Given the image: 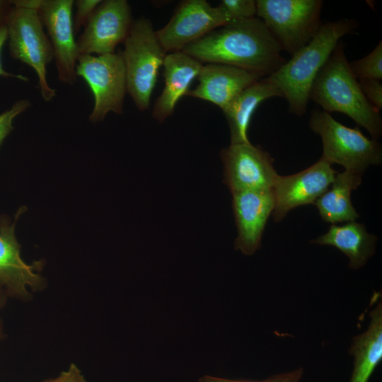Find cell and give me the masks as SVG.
<instances>
[{"label":"cell","instance_id":"obj_1","mask_svg":"<svg viewBox=\"0 0 382 382\" xmlns=\"http://www.w3.org/2000/svg\"><path fill=\"white\" fill-rule=\"evenodd\" d=\"M182 52L202 64H228L261 78L269 76L286 61L279 45L257 17L228 22Z\"/></svg>","mask_w":382,"mask_h":382},{"label":"cell","instance_id":"obj_2","mask_svg":"<svg viewBox=\"0 0 382 382\" xmlns=\"http://www.w3.org/2000/svg\"><path fill=\"white\" fill-rule=\"evenodd\" d=\"M359 26L354 19L322 23L313 38L266 78L281 92L290 113L301 117L306 112L312 84L340 39Z\"/></svg>","mask_w":382,"mask_h":382},{"label":"cell","instance_id":"obj_3","mask_svg":"<svg viewBox=\"0 0 382 382\" xmlns=\"http://www.w3.org/2000/svg\"><path fill=\"white\" fill-rule=\"evenodd\" d=\"M309 100L326 112H341L364 127L374 139L382 133L380 110L366 99L359 80L347 58L345 45L340 41L318 73L310 91Z\"/></svg>","mask_w":382,"mask_h":382},{"label":"cell","instance_id":"obj_4","mask_svg":"<svg viewBox=\"0 0 382 382\" xmlns=\"http://www.w3.org/2000/svg\"><path fill=\"white\" fill-rule=\"evenodd\" d=\"M124 44L121 54L125 66L127 93L137 109L145 111L150 106L158 71L167 52L151 21L144 17L133 21Z\"/></svg>","mask_w":382,"mask_h":382},{"label":"cell","instance_id":"obj_5","mask_svg":"<svg viewBox=\"0 0 382 382\" xmlns=\"http://www.w3.org/2000/svg\"><path fill=\"white\" fill-rule=\"evenodd\" d=\"M308 125L321 138V158L331 165L340 164L345 170L363 175L369 166L381 163V144L366 137L358 127L345 126L318 109L312 111Z\"/></svg>","mask_w":382,"mask_h":382},{"label":"cell","instance_id":"obj_6","mask_svg":"<svg viewBox=\"0 0 382 382\" xmlns=\"http://www.w3.org/2000/svg\"><path fill=\"white\" fill-rule=\"evenodd\" d=\"M322 0H257V15L291 56L307 45L322 23Z\"/></svg>","mask_w":382,"mask_h":382},{"label":"cell","instance_id":"obj_7","mask_svg":"<svg viewBox=\"0 0 382 382\" xmlns=\"http://www.w3.org/2000/svg\"><path fill=\"white\" fill-rule=\"evenodd\" d=\"M6 26L11 56L34 69L42 98L51 100L55 90L48 85L46 73L47 65L54 57L53 50L37 11L15 6L6 17Z\"/></svg>","mask_w":382,"mask_h":382},{"label":"cell","instance_id":"obj_8","mask_svg":"<svg viewBox=\"0 0 382 382\" xmlns=\"http://www.w3.org/2000/svg\"><path fill=\"white\" fill-rule=\"evenodd\" d=\"M76 74L82 77L94 97L89 120H103L109 112L122 114L127 93L126 71L120 53L79 54Z\"/></svg>","mask_w":382,"mask_h":382},{"label":"cell","instance_id":"obj_9","mask_svg":"<svg viewBox=\"0 0 382 382\" xmlns=\"http://www.w3.org/2000/svg\"><path fill=\"white\" fill-rule=\"evenodd\" d=\"M220 156L224 183L231 193L272 189L278 176L270 154L250 143L231 144Z\"/></svg>","mask_w":382,"mask_h":382},{"label":"cell","instance_id":"obj_10","mask_svg":"<svg viewBox=\"0 0 382 382\" xmlns=\"http://www.w3.org/2000/svg\"><path fill=\"white\" fill-rule=\"evenodd\" d=\"M228 23L219 6L213 7L206 0H185L178 4L168 23L156 32L166 52H181Z\"/></svg>","mask_w":382,"mask_h":382},{"label":"cell","instance_id":"obj_11","mask_svg":"<svg viewBox=\"0 0 382 382\" xmlns=\"http://www.w3.org/2000/svg\"><path fill=\"white\" fill-rule=\"evenodd\" d=\"M133 21L126 0H107L97 7L77 41L79 54L114 53L125 40Z\"/></svg>","mask_w":382,"mask_h":382},{"label":"cell","instance_id":"obj_12","mask_svg":"<svg viewBox=\"0 0 382 382\" xmlns=\"http://www.w3.org/2000/svg\"><path fill=\"white\" fill-rule=\"evenodd\" d=\"M337 171L320 158L308 168L290 175H278L272 190L275 205L272 212L276 222L282 220L291 209L314 204L331 185Z\"/></svg>","mask_w":382,"mask_h":382},{"label":"cell","instance_id":"obj_13","mask_svg":"<svg viewBox=\"0 0 382 382\" xmlns=\"http://www.w3.org/2000/svg\"><path fill=\"white\" fill-rule=\"evenodd\" d=\"M72 0L40 1L37 12L51 40L59 79L76 82V67L79 55L74 35Z\"/></svg>","mask_w":382,"mask_h":382},{"label":"cell","instance_id":"obj_14","mask_svg":"<svg viewBox=\"0 0 382 382\" xmlns=\"http://www.w3.org/2000/svg\"><path fill=\"white\" fill-rule=\"evenodd\" d=\"M231 194L238 231L234 247L244 255H251L260 248L265 225L274 211V191L268 189Z\"/></svg>","mask_w":382,"mask_h":382},{"label":"cell","instance_id":"obj_15","mask_svg":"<svg viewBox=\"0 0 382 382\" xmlns=\"http://www.w3.org/2000/svg\"><path fill=\"white\" fill-rule=\"evenodd\" d=\"M197 79L198 85L186 96L210 102L223 111L241 91L262 78L233 66L206 63Z\"/></svg>","mask_w":382,"mask_h":382},{"label":"cell","instance_id":"obj_16","mask_svg":"<svg viewBox=\"0 0 382 382\" xmlns=\"http://www.w3.org/2000/svg\"><path fill=\"white\" fill-rule=\"evenodd\" d=\"M15 223L0 224V284L8 294L25 298L29 295L28 288H40L42 279L36 272L41 265L26 264L21 257L20 245L14 234Z\"/></svg>","mask_w":382,"mask_h":382},{"label":"cell","instance_id":"obj_17","mask_svg":"<svg viewBox=\"0 0 382 382\" xmlns=\"http://www.w3.org/2000/svg\"><path fill=\"white\" fill-rule=\"evenodd\" d=\"M202 65L182 51L166 54L163 64L164 88L152 109V117L156 120L163 122L173 114L178 102L186 96Z\"/></svg>","mask_w":382,"mask_h":382},{"label":"cell","instance_id":"obj_18","mask_svg":"<svg viewBox=\"0 0 382 382\" xmlns=\"http://www.w3.org/2000/svg\"><path fill=\"white\" fill-rule=\"evenodd\" d=\"M273 97L282 96L265 77L245 88L222 111L229 127L231 144L250 143L248 131L253 113L262 101Z\"/></svg>","mask_w":382,"mask_h":382},{"label":"cell","instance_id":"obj_19","mask_svg":"<svg viewBox=\"0 0 382 382\" xmlns=\"http://www.w3.org/2000/svg\"><path fill=\"white\" fill-rule=\"evenodd\" d=\"M376 241V236L369 233L364 224L349 221L331 225L325 233L311 243L334 246L348 257L349 267L357 270L374 254Z\"/></svg>","mask_w":382,"mask_h":382},{"label":"cell","instance_id":"obj_20","mask_svg":"<svg viewBox=\"0 0 382 382\" xmlns=\"http://www.w3.org/2000/svg\"><path fill=\"white\" fill-rule=\"evenodd\" d=\"M367 329L353 338L349 352L354 369L349 382H368L382 359V305L380 301L370 312Z\"/></svg>","mask_w":382,"mask_h":382},{"label":"cell","instance_id":"obj_21","mask_svg":"<svg viewBox=\"0 0 382 382\" xmlns=\"http://www.w3.org/2000/svg\"><path fill=\"white\" fill-rule=\"evenodd\" d=\"M362 175L347 170L337 173L329 188L314 202L322 219L332 224L354 221L359 214L351 193L361 183Z\"/></svg>","mask_w":382,"mask_h":382},{"label":"cell","instance_id":"obj_22","mask_svg":"<svg viewBox=\"0 0 382 382\" xmlns=\"http://www.w3.org/2000/svg\"><path fill=\"white\" fill-rule=\"evenodd\" d=\"M350 68L357 79H382V42L364 57L349 63Z\"/></svg>","mask_w":382,"mask_h":382},{"label":"cell","instance_id":"obj_23","mask_svg":"<svg viewBox=\"0 0 382 382\" xmlns=\"http://www.w3.org/2000/svg\"><path fill=\"white\" fill-rule=\"evenodd\" d=\"M219 6L228 22L253 18L257 15L256 1L254 0H222Z\"/></svg>","mask_w":382,"mask_h":382},{"label":"cell","instance_id":"obj_24","mask_svg":"<svg viewBox=\"0 0 382 382\" xmlns=\"http://www.w3.org/2000/svg\"><path fill=\"white\" fill-rule=\"evenodd\" d=\"M30 105L28 100H20L13 106L0 115V146L4 139L13 129V119L25 111Z\"/></svg>","mask_w":382,"mask_h":382},{"label":"cell","instance_id":"obj_25","mask_svg":"<svg viewBox=\"0 0 382 382\" xmlns=\"http://www.w3.org/2000/svg\"><path fill=\"white\" fill-rule=\"evenodd\" d=\"M362 92L368 101L377 110L382 108V83L381 80L358 79Z\"/></svg>","mask_w":382,"mask_h":382},{"label":"cell","instance_id":"obj_26","mask_svg":"<svg viewBox=\"0 0 382 382\" xmlns=\"http://www.w3.org/2000/svg\"><path fill=\"white\" fill-rule=\"evenodd\" d=\"M100 0H78L76 2L77 11L75 18L74 29L79 30L83 25H86L91 16L100 5Z\"/></svg>","mask_w":382,"mask_h":382},{"label":"cell","instance_id":"obj_27","mask_svg":"<svg viewBox=\"0 0 382 382\" xmlns=\"http://www.w3.org/2000/svg\"><path fill=\"white\" fill-rule=\"evenodd\" d=\"M42 382H86L80 369L71 364L67 371H63L57 378Z\"/></svg>","mask_w":382,"mask_h":382},{"label":"cell","instance_id":"obj_28","mask_svg":"<svg viewBox=\"0 0 382 382\" xmlns=\"http://www.w3.org/2000/svg\"><path fill=\"white\" fill-rule=\"evenodd\" d=\"M303 375V369L299 368L292 371L274 375L270 382H299Z\"/></svg>","mask_w":382,"mask_h":382},{"label":"cell","instance_id":"obj_29","mask_svg":"<svg viewBox=\"0 0 382 382\" xmlns=\"http://www.w3.org/2000/svg\"><path fill=\"white\" fill-rule=\"evenodd\" d=\"M7 37L8 33L6 26V25H2L0 26V76L4 77L16 78L22 81H27L28 79L26 76L21 74H13L11 73H8L6 71L2 66V63L1 60V52Z\"/></svg>","mask_w":382,"mask_h":382},{"label":"cell","instance_id":"obj_30","mask_svg":"<svg viewBox=\"0 0 382 382\" xmlns=\"http://www.w3.org/2000/svg\"><path fill=\"white\" fill-rule=\"evenodd\" d=\"M197 382H270V379L267 378L262 381H253V380H231L223 378H219L211 376H204L200 378Z\"/></svg>","mask_w":382,"mask_h":382},{"label":"cell","instance_id":"obj_31","mask_svg":"<svg viewBox=\"0 0 382 382\" xmlns=\"http://www.w3.org/2000/svg\"><path fill=\"white\" fill-rule=\"evenodd\" d=\"M4 3L1 1H0V20L2 17V13H3V11H4Z\"/></svg>","mask_w":382,"mask_h":382},{"label":"cell","instance_id":"obj_32","mask_svg":"<svg viewBox=\"0 0 382 382\" xmlns=\"http://www.w3.org/2000/svg\"><path fill=\"white\" fill-rule=\"evenodd\" d=\"M0 286H1V285L0 284ZM1 292H0V301H1ZM1 333V332H0Z\"/></svg>","mask_w":382,"mask_h":382}]
</instances>
